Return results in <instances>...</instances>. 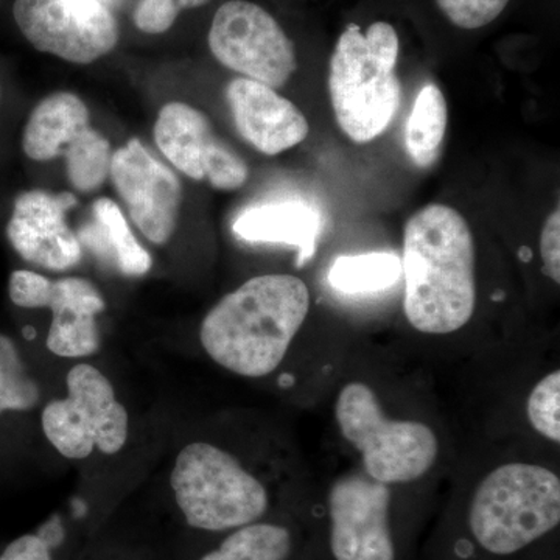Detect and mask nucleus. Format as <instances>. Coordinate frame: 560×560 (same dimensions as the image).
Returning <instances> with one entry per match:
<instances>
[{
    "label": "nucleus",
    "mask_w": 560,
    "mask_h": 560,
    "mask_svg": "<svg viewBox=\"0 0 560 560\" xmlns=\"http://www.w3.org/2000/svg\"><path fill=\"white\" fill-rule=\"evenodd\" d=\"M404 313L412 329L448 335L477 308V246L458 210L429 205L405 224Z\"/></svg>",
    "instance_id": "obj_1"
},
{
    "label": "nucleus",
    "mask_w": 560,
    "mask_h": 560,
    "mask_svg": "<svg viewBox=\"0 0 560 560\" xmlns=\"http://www.w3.org/2000/svg\"><path fill=\"white\" fill-rule=\"evenodd\" d=\"M311 311V291L293 275H261L221 298L202 319L209 359L246 378L272 374Z\"/></svg>",
    "instance_id": "obj_2"
},
{
    "label": "nucleus",
    "mask_w": 560,
    "mask_h": 560,
    "mask_svg": "<svg viewBox=\"0 0 560 560\" xmlns=\"http://www.w3.org/2000/svg\"><path fill=\"white\" fill-rule=\"evenodd\" d=\"M399 47L396 28L382 21L366 32L349 25L335 44L327 80L330 103L338 127L353 142L377 139L400 108Z\"/></svg>",
    "instance_id": "obj_3"
},
{
    "label": "nucleus",
    "mask_w": 560,
    "mask_h": 560,
    "mask_svg": "<svg viewBox=\"0 0 560 560\" xmlns=\"http://www.w3.org/2000/svg\"><path fill=\"white\" fill-rule=\"evenodd\" d=\"M560 523V480L536 464L510 463L490 471L475 490L469 528L477 544L510 556L547 536Z\"/></svg>",
    "instance_id": "obj_4"
},
{
    "label": "nucleus",
    "mask_w": 560,
    "mask_h": 560,
    "mask_svg": "<svg viewBox=\"0 0 560 560\" xmlns=\"http://www.w3.org/2000/svg\"><path fill=\"white\" fill-rule=\"evenodd\" d=\"M171 486L184 521L206 533L259 522L270 508L264 482L230 452L209 442H191L179 452Z\"/></svg>",
    "instance_id": "obj_5"
},
{
    "label": "nucleus",
    "mask_w": 560,
    "mask_h": 560,
    "mask_svg": "<svg viewBox=\"0 0 560 560\" xmlns=\"http://www.w3.org/2000/svg\"><path fill=\"white\" fill-rule=\"evenodd\" d=\"M342 438L363 460L364 474L382 485H401L429 474L440 441L425 423L389 419L377 394L361 382L348 383L335 404Z\"/></svg>",
    "instance_id": "obj_6"
},
{
    "label": "nucleus",
    "mask_w": 560,
    "mask_h": 560,
    "mask_svg": "<svg viewBox=\"0 0 560 560\" xmlns=\"http://www.w3.org/2000/svg\"><path fill=\"white\" fill-rule=\"evenodd\" d=\"M68 396L44 407L40 423L47 441L68 459L92 452L116 455L127 444L130 418L105 374L90 363L70 368Z\"/></svg>",
    "instance_id": "obj_7"
},
{
    "label": "nucleus",
    "mask_w": 560,
    "mask_h": 560,
    "mask_svg": "<svg viewBox=\"0 0 560 560\" xmlns=\"http://www.w3.org/2000/svg\"><path fill=\"white\" fill-rule=\"evenodd\" d=\"M209 49L224 68L279 90L298 69L293 40L278 21L249 0H230L210 24Z\"/></svg>",
    "instance_id": "obj_8"
},
{
    "label": "nucleus",
    "mask_w": 560,
    "mask_h": 560,
    "mask_svg": "<svg viewBox=\"0 0 560 560\" xmlns=\"http://www.w3.org/2000/svg\"><path fill=\"white\" fill-rule=\"evenodd\" d=\"M13 20L36 50L91 65L119 43V24L101 0H14Z\"/></svg>",
    "instance_id": "obj_9"
},
{
    "label": "nucleus",
    "mask_w": 560,
    "mask_h": 560,
    "mask_svg": "<svg viewBox=\"0 0 560 560\" xmlns=\"http://www.w3.org/2000/svg\"><path fill=\"white\" fill-rule=\"evenodd\" d=\"M9 296L16 307L49 308L51 318L47 348L61 359H86L101 350L97 315L105 298L91 280L69 276L49 279L31 270L11 272Z\"/></svg>",
    "instance_id": "obj_10"
},
{
    "label": "nucleus",
    "mask_w": 560,
    "mask_h": 560,
    "mask_svg": "<svg viewBox=\"0 0 560 560\" xmlns=\"http://www.w3.org/2000/svg\"><path fill=\"white\" fill-rule=\"evenodd\" d=\"M154 140L162 154L184 175L208 180L217 190H237L248 180L245 160L213 130L209 117L183 102L162 106Z\"/></svg>",
    "instance_id": "obj_11"
},
{
    "label": "nucleus",
    "mask_w": 560,
    "mask_h": 560,
    "mask_svg": "<svg viewBox=\"0 0 560 560\" xmlns=\"http://www.w3.org/2000/svg\"><path fill=\"white\" fill-rule=\"evenodd\" d=\"M335 560H396L389 526V486L366 474L342 475L329 492Z\"/></svg>",
    "instance_id": "obj_12"
},
{
    "label": "nucleus",
    "mask_w": 560,
    "mask_h": 560,
    "mask_svg": "<svg viewBox=\"0 0 560 560\" xmlns=\"http://www.w3.org/2000/svg\"><path fill=\"white\" fill-rule=\"evenodd\" d=\"M109 178L138 230L154 245L171 242L183 205L178 176L132 138L114 151Z\"/></svg>",
    "instance_id": "obj_13"
},
{
    "label": "nucleus",
    "mask_w": 560,
    "mask_h": 560,
    "mask_svg": "<svg viewBox=\"0 0 560 560\" xmlns=\"http://www.w3.org/2000/svg\"><path fill=\"white\" fill-rule=\"evenodd\" d=\"M75 205V195L69 191L27 189L14 195L3 228L11 248L22 260L43 270L77 267L81 243L68 223V212Z\"/></svg>",
    "instance_id": "obj_14"
},
{
    "label": "nucleus",
    "mask_w": 560,
    "mask_h": 560,
    "mask_svg": "<svg viewBox=\"0 0 560 560\" xmlns=\"http://www.w3.org/2000/svg\"><path fill=\"white\" fill-rule=\"evenodd\" d=\"M226 102L238 135L267 156L294 149L311 132L302 110L259 81L245 77L232 80L226 86Z\"/></svg>",
    "instance_id": "obj_15"
},
{
    "label": "nucleus",
    "mask_w": 560,
    "mask_h": 560,
    "mask_svg": "<svg viewBox=\"0 0 560 560\" xmlns=\"http://www.w3.org/2000/svg\"><path fill=\"white\" fill-rule=\"evenodd\" d=\"M91 127L90 109L79 95L55 92L28 114L21 132L22 154L33 162L57 160Z\"/></svg>",
    "instance_id": "obj_16"
},
{
    "label": "nucleus",
    "mask_w": 560,
    "mask_h": 560,
    "mask_svg": "<svg viewBox=\"0 0 560 560\" xmlns=\"http://www.w3.org/2000/svg\"><path fill=\"white\" fill-rule=\"evenodd\" d=\"M246 242L283 243L300 250L298 265L307 264L316 250L320 217L311 206L300 201L276 202L246 209L232 226Z\"/></svg>",
    "instance_id": "obj_17"
},
{
    "label": "nucleus",
    "mask_w": 560,
    "mask_h": 560,
    "mask_svg": "<svg viewBox=\"0 0 560 560\" xmlns=\"http://www.w3.org/2000/svg\"><path fill=\"white\" fill-rule=\"evenodd\" d=\"M92 215L94 221L80 232V243H86L120 275L130 278L145 276L151 270L153 259L136 238L119 206L109 198H98L92 205Z\"/></svg>",
    "instance_id": "obj_18"
},
{
    "label": "nucleus",
    "mask_w": 560,
    "mask_h": 560,
    "mask_svg": "<svg viewBox=\"0 0 560 560\" xmlns=\"http://www.w3.org/2000/svg\"><path fill=\"white\" fill-rule=\"evenodd\" d=\"M448 109L436 84L420 90L405 127V150L420 168H430L440 160L447 131Z\"/></svg>",
    "instance_id": "obj_19"
},
{
    "label": "nucleus",
    "mask_w": 560,
    "mask_h": 560,
    "mask_svg": "<svg viewBox=\"0 0 560 560\" xmlns=\"http://www.w3.org/2000/svg\"><path fill=\"white\" fill-rule=\"evenodd\" d=\"M401 276V260L396 254L368 253L341 256L329 270V282L341 293H377L389 289Z\"/></svg>",
    "instance_id": "obj_20"
},
{
    "label": "nucleus",
    "mask_w": 560,
    "mask_h": 560,
    "mask_svg": "<svg viewBox=\"0 0 560 560\" xmlns=\"http://www.w3.org/2000/svg\"><path fill=\"white\" fill-rule=\"evenodd\" d=\"M291 550L293 537L285 526L256 522L232 530L200 560H287Z\"/></svg>",
    "instance_id": "obj_21"
},
{
    "label": "nucleus",
    "mask_w": 560,
    "mask_h": 560,
    "mask_svg": "<svg viewBox=\"0 0 560 560\" xmlns=\"http://www.w3.org/2000/svg\"><path fill=\"white\" fill-rule=\"evenodd\" d=\"M113 153L109 140L91 127L62 156L70 184L83 194L101 189L109 178Z\"/></svg>",
    "instance_id": "obj_22"
},
{
    "label": "nucleus",
    "mask_w": 560,
    "mask_h": 560,
    "mask_svg": "<svg viewBox=\"0 0 560 560\" xmlns=\"http://www.w3.org/2000/svg\"><path fill=\"white\" fill-rule=\"evenodd\" d=\"M39 400V385L28 374L18 346L0 334V416L5 411H31Z\"/></svg>",
    "instance_id": "obj_23"
},
{
    "label": "nucleus",
    "mask_w": 560,
    "mask_h": 560,
    "mask_svg": "<svg viewBox=\"0 0 560 560\" xmlns=\"http://www.w3.org/2000/svg\"><path fill=\"white\" fill-rule=\"evenodd\" d=\"M526 415L533 429L548 441L560 442V372H550L533 390L526 404Z\"/></svg>",
    "instance_id": "obj_24"
},
{
    "label": "nucleus",
    "mask_w": 560,
    "mask_h": 560,
    "mask_svg": "<svg viewBox=\"0 0 560 560\" xmlns=\"http://www.w3.org/2000/svg\"><path fill=\"white\" fill-rule=\"evenodd\" d=\"M210 0H140L135 10L136 27L147 35L171 31L183 11L198 9Z\"/></svg>",
    "instance_id": "obj_25"
},
{
    "label": "nucleus",
    "mask_w": 560,
    "mask_h": 560,
    "mask_svg": "<svg viewBox=\"0 0 560 560\" xmlns=\"http://www.w3.org/2000/svg\"><path fill=\"white\" fill-rule=\"evenodd\" d=\"M436 3L455 27L477 31L492 24L510 0H436Z\"/></svg>",
    "instance_id": "obj_26"
},
{
    "label": "nucleus",
    "mask_w": 560,
    "mask_h": 560,
    "mask_svg": "<svg viewBox=\"0 0 560 560\" xmlns=\"http://www.w3.org/2000/svg\"><path fill=\"white\" fill-rule=\"evenodd\" d=\"M540 257L544 261V272L559 285L560 283V212L552 210L545 220L540 232Z\"/></svg>",
    "instance_id": "obj_27"
},
{
    "label": "nucleus",
    "mask_w": 560,
    "mask_h": 560,
    "mask_svg": "<svg viewBox=\"0 0 560 560\" xmlns=\"http://www.w3.org/2000/svg\"><path fill=\"white\" fill-rule=\"evenodd\" d=\"M0 560H54L50 545L39 534H24L7 545Z\"/></svg>",
    "instance_id": "obj_28"
},
{
    "label": "nucleus",
    "mask_w": 560,
    "mask_h": 560,
    "mask_svg": "<svg viewBox=\"0 0 560 560\" xmlns=\"http://www.w3.org/2000/svg\"><path fill=\"white\" fill-rule=\"evenodd\" d=\"M7 92L5 86H3L2 77H0V113L3 110V106H5Z\"/></svg>",
    "instance_id": "obj_29"
},
{
    "label": "nucleus",
    "mask_w": 560,
    "mask_h": 560,
    "mask_svg": "<svg viewBox=\"0 0 560 560\" xmlns=\"http://www.w3.org/2000/svg\"><path fill=\"white\" fill-rule=\"evenodd\" d=\"M101 2L105 3L106 7H109V9L113 10V7H116L120 0H101Z\"/></svg>",
    "instance_id": "obj_30"
}]
</instances>
